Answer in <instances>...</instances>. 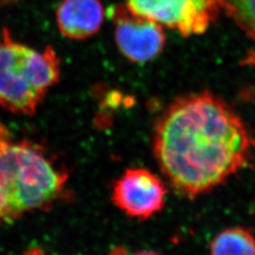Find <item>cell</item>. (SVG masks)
Here are the masks:
<instances>
[{"instance_id":"cell-1","label":"cell","mask_w":255,"mask_h":255,"mask_svg":"<svg viewBox=\"0 0 255 255\" xmlns=\"http://www.w3.org/2000/svg\"><path fill=\"white\" fill-rule=\"evenodd\" d=\"M255 146L240 117L209 91L177 98L158 120L153 138L162 173L189 200L245 168Z\"/></svg>"},{"instance_id":"cell-2","label":"cell","mask_w":255,"mask_h":255,"mask_svg":"<svg viewBox=\"0 0 255 255\" xmlns=\"http://www.w3.org/2000/svg\"><path fill=\"white\" fill-rule=\"evenodd\" d=\"M67 180L43 146L14 140L0 123V223L50 208L64 198Z\"/></svg>"},{"instance_id":"cell-3","label":"cell","mask_w":255,"mask_h":255,"mask_svg":"<svg viewBox=\"0 0 255 255\" xmlns=\"http://www.w3.org/2000/svg\"><path fill=\"white\" fill-rule=\"evenodd\" d=\"M60 60L51 46L43 51L16 42L5 28L0 39V107L32 116L60 80Z\"/></svg>"},{"instance_id":"cell-4","label":"cell","mask_w":255,"mask_h":255,"mask_svg":"<svg viewBox=\"0 0 255 255\" xmlns=\"http://www.w3.org/2000/svg\"><path fill=\"white\" fill-rule=\"evenodd\" d=\"M223 0H127L128 9L183 36L204 33L222 9Z\"/></svg>"},{"instance_id":"cell-5","label":"cell","mask_w":255,"mask_h":255,"mask_svg":"<svg viewBox=\"0 0 255 255\" xmlns=\"http://www.w3.org/2000/svg\"><path fill=\"white\" fill-rule=\"evenodd\" d=\"M109 11L117 46L126 59L143 64L161 54L166 41L163 26L137 14L127 6L118 4Z\"/></svg>"},{"instance_id":"cell-6","label":"cell","mask_w":255,"mask_h":255,"mask_svg":"<svg viewBox=\"0 0 255 255\" xmlns=\"http://www.w3.org/2000/svg\"><path fill=\"white\" fill-rule=\"evenodd\" d=\"M166 195V184L156 174L131 167L113 184L112 201L130 218L146 220L164 208Z\"/></svg>"},{"instance_id":"cell-7","label":"cell","mask_w":255,"mask_h":255,"mask_svg":"<svg viewBox=\"0 0 255 255\" xmlns=\"http://www.w3.org/2000/svg\"><path fill=\"white\" fill-rule=\"evenodd\" d=\"M56 20L64 36L82 41L99 32L104 8L100 0H64L57 9Z\"/></svg>"},{"instance_id":"cell-8","label":"cell","mask_w":255,"mask_h":255,"mask_svg":"<svg viewBox=\"0 0 255 255\" xmlns=\"http://www.w3.org/2000/svg\"><path fill=\"white\" fill-rule=\"evenodd\" d=\"M210 255H255V237L249 229H225L210 245Z\"/></svg>"},{"instance_id":"cell-9","label":"cell","mask_w":255,"mask_h":255,"mask_svg":"<svg viewBox=\"0 0 255 255\" xmlns=\"http://www.w3.org/2000/svg\"><path fill=\"white\" fill-rule=\"evenodd\" d=\"M222 9L255 41V0H223Z\"/></svg>"},{"instance_id":"cell-10","label":"cell","mask_w":255,"mask_h":255,"mask_svg":"<svg viewBox=\"0 0 255 255\" xmlns=\"http://www.w3.org/2000/svg\"><path fill=\"white\" fill-rule=\"evenodd\" d=\"M23 255H46V253L40 248H31L27 250Z\"/></svg>"},{"instance_id":"cell-11","label":"cell","mask_w":255,"mask_h":255,"mask_svg":"<svg viewBox=\"0 0 255 255\" xmlns=\"http://www.w3.org/2000/svg\"><path fill=\"white\" fill-rule=\"evenodd\" d=\"M244 64H250L255 67V51H251L249 55L247 56L246 59L244 60Z\"/></svg>"},{"instance_id":"cell-12","label":"cell","mask_w":255,"mask_h":255,"mask_svg":"<svg viewBox=\"0 0 255 255\" xmlns=\"http://www.w3.org/2000/svg\"><path fill=\"white\" fill-rule=\"evenodd\" d=\"M160 255L159 254H157V253H154V252H149V251H143V252H139V253H136V254H134V255Z\"/></svg>"}]
</instances>
